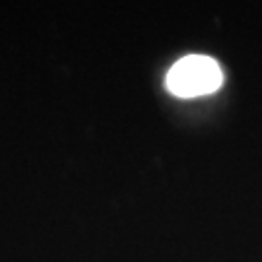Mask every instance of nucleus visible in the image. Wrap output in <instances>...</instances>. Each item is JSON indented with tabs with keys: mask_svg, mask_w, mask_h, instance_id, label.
Returning a JSON list of instances; mask_svg holds the SVG:
<instances>
[{
	"mask_svg": "<svg viewBox=\"0 0 262 262\" xmlns=\"http://www.w3.org/2000/svg\"><path fill=\"white\" fill-rule=\"evenodd\" d=\"M224 82L222 68L214 58L204 55H188L171 66L165 85L177 97H198L215 92Z\"/></svg>",
	"mask_w": 262,
	"mask_h": 262,
	"instance_id": "obj_1",
	"label": "nucleus"
}]
</instances>
